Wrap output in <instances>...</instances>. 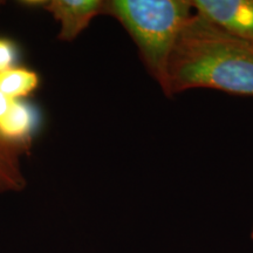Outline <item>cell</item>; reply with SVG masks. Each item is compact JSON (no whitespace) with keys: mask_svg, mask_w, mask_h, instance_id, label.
Returning <instances> with one entry per match:
<instances>
[{"mask_svg":"<svg viewBox=\"0 0 253 253\" xmlns=\"http://www.w3.org/2000/svg\"><path fill=\"white\" fill-rule=\"evenodd\" d=\"M195 88L253 96V43L196 12L173 48L167 97Z\"/></svg>","mask_w":253,"mask_h":253,"instance_id":"cell-1","label":"cell"},{"mask_svg":"<svg viewBox=\"0 0 253 253\" xmlns=\"http://www.w3.org/2000/svg\"><path fill=\"white\" fill-rule=\"evenodd\" d=\"M195 14L191 0H106L104 15L134 40L150 77L167 96L169 63L177 39Z\"/></svg>","mask_w":253,"mask_h":253,"instance_id":"cell-2","label":"cell"},{"mask_svg":"<svg viewBox=\"0 0 253 253\" xmlns=\"http://www.w3.org/2000/svg\"><path fill=\"white\" fill-rule=\"evenodd\" d=\"M195 12L253 43V0H191Z\"/></svg>","mask_w":253,"mask_h":253,"instance_id":"cell-3","label":"cell"},{"mask_svg":"<svg viewBox=\"0 0 253 253\" xmlns=\"http://www.w3.org/2000/svg\"><path fill=\"white\" fill-rule=\"evenodd\" d=\"M106 0H48L43 9L60 24L58 39L74 41L94 18L104 15Z\"/></svg>","mask_w":253,"mask_h":253,"instance_id":"cell-4","label":"cell"},{"mask_svg":"<svg viewBox=\"0 0 253 253\" xmlns=\"http://www.w3.org/2000/svg\"><path fill=\"white\" fill-rule=\"evenodd\" d=\"M38 122V112L31 103L24 100H13L7 113L0 120V136L27 151L37 131Z\"/></svg>","mask_w":253,"mask_h":253,"instance_id":"cell-5","label":"cell"},{"mask_svg":"<svg viewBox=\"0 0 253 253\" xmlns=\"http://www.w3.org/2000/svg\"><path fill=\"white\" fill-rule=\"evenodd\" d=\"M25 153L0 136V194L19 192L26 188L27 181L20 162V156Z\"/></svg>","mask_w":253,"mask_h":253,"instance_id":"cell-6","label":"cell"},{"mask_svg":"<svg viewBox=\"0 0 253 253\" xmlns=\"http://www.w3.org/2000/svg\"><path fill=\"white\" fill-rule=\"evenodd\" d=\"M39 75L27 68L13 67L0 73V90L11 100H23L39 87Z\"/></svg>","mask_w":253,"mask_h":253,"instance_id":"cell-7","label":"cell"},{"mask_svg":"<svg viewBox=\"0 0 253 253\" xmlns=\"http://www.w3.org/2000/svg\"><path fill=\"white\" fill-rule=\"evenodd\" d=\"M18 58L17 47L11 40L0 39V73L15 67Z\"/></svg>","mask_w":253,"mask_h":253,"instance_id":"cell-8","label":"cell"},{"mask_svg":"<svg viewBox=\"0 0 253 253\" xmlns=\"http://www.w3.org/2000/svg\"><path fill=\"white\" fill-rule=\"evenodd\" d=\"M12 101L13 100L9 99L7 95H5L1 90H0V120L4 118L5 114L7 113L9 107H11Z\"/></svg>","mask_w":253,"mask_h":253,"instance_id":"cell-9","label":"cell"},{"mask_svg":"<svg viewBox=\"0 0 253 253\" xmlns=\"http://www.w3.org/2000/svg\"><path fill=\"white\" fill-rule=\"evenodd\" d=\"M48 0H25V1H19V5L26 6V7H34V8H43Z\"/></svg>","mask_w":253,"mask_h":253,"instance_id":"cell-10","label":"cell"},{"mask_svg":"<svg viewBox=\"0 0 253 253\" xmlns=\"http://www.w3.org/2000/svg\"><path fill=\"white\" fill-rule=\"evenodd\" d=\"M251 238L253 240V227H252V231H251Z\"/></svg>","mask_w":253,"mask_h":253,"instance_id":"cell-11","label":"cell"},{"mask_svg":"<svg viewBox=\"0 0 253 253\" xmlns=\"http://www.w3.org/2000/svg\"><path fill=\"white\" fill-rule=\"evenodd\" d=\"M2 4H4V1H0V6H1Z\"/></svg>","mask_w":253,"mask_h":253,"instance_id":"cell-12","label":"cell"}]
</instances>
